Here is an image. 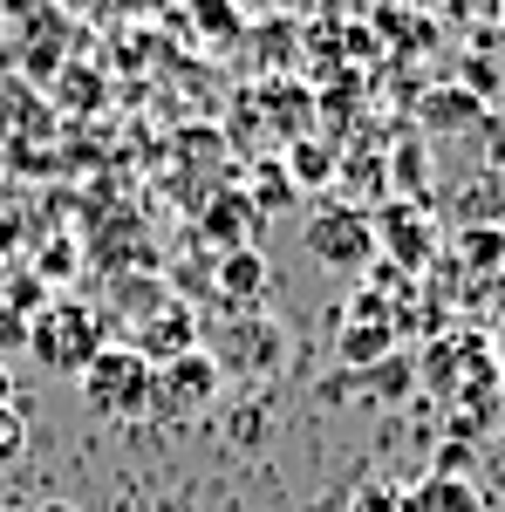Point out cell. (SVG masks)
I'll return each instance as SVG.
<instances>
[{
    "label": "cell",
    "mask_w": 505,
    "mask_h": 512,
    "mask_svg": "<svg viewBox=\"0 0 505 512\" xmlns=\"http://www.w3.org/2000/svg\"><path fill=\"white\" fill-rule=\"evenodd\" d=\"M96 349H110L96 308H82V301H55V308H35V315H28V355H35L41 369H55V376H82V369L96 362Z\"/></svg>",
    "instance_id": "6da1fadb"
},
{
    "label": "cell",
    "mask_w": 505,
    "mask_h": 512,
    "mask_svg": "<svg viewBox=\"0 0 505 512\" xmlns=\"http://www.w3.org/2000/svg\"><path fill=\"white\" fill-rule=\"evenodd\" d=\"M151 383H157V369L137 349H96V362L76 376V396L89 403V417L130 424V417L151 410Z\"/></svg>",
    "instance_id": "7a4b0ae2"
},
{
    "label": "cell",
    "mask_w": 505,
    "mask_h": 512,
    "mask_svg": "<svg viewBox=\"0 0 505 512\" xmlns=\"http://www.w3.org/2000/svg\"><path fill=\"white\" fill-rule=\"evenodd\" d=\"M301 246H308L314 267H328V274H355V267H369V253H376V219L369 212H355V205H321L308 212V226H301Z\"/></svg>",
    "instance_id": "3957f363"
},
{
    "label": "cell",
    "mask_w": 505,
    "mask_h": 512,
    "mask_svg": "<svg viewBox=\"0 0 505 512\" xmlns=\"http://www.w3.org/2000/svg\"><path fill=\"white\" fill-rule=\"evenodd\" d=\"M219 383H226V369H219V362H212V349L198 342V349L157 362L151 403L164 410V417H198V410H212V403H219Z\"/></svg>",
    "instance_id": "277c9868"
},
{
    "label": "cell",
    "mask_w": 505,
    "mask_h": 512,
    "mask_svg": "<svg viewBox=\"0 0 505 512\" xmlns=\"http://www.w3.org/2000/svg\"><path fill=\"white\" fill-rule=\"evenodd\" d=\"M280 349H287V342H280V321H267L260 308H233V321H226L212 362L233 369V376H267L273 362H280Z\"/></svg>",
    "instance_id": "5b68a950"
},
{
    "label": "cell",
    "mask_w": 505,
    "mask_h": 512,
    "mask_svg": "<svg viewBox=\"0 0 505 512\" xmlns=\"http://www.w3.org/2000/svg\"><path fill=\"white\" fill-rule=\"evenodd\" d=\"M198 342H205V335H198V315L185 308V301H164V308L144 315V328H137V342H130V349L157 369V362H171V355L198 349Z\"/></svg>",
    "instance_id": "8992f818"
},
{
    "label": "cell",
    "mask_w": 505,
    "mask_h": 512,
    "mask_svg": "<svg viewBox=\"0 0 505 512\" xmlns=\"http://www.w3.org/2000/svg\"><path fill=\"white\" fill-rule=\"evenodd\" d=\"M219 294H226V308H260V294H267V260H260L253 246L219 253Z\"/></svg>",
    "instance_id": "52a82bcc"
},
{
    "label": "cell",
    "mask_w": 505,
    "mask_h": 512,
    "mask_svg": "<svg viewBox=\"0 0 505 512\" xmlns=\"http://www.w3.org/2000/svg\"><path fill=\"white\" fill-rule=\"evenodd\" d=\"M389 342H396V328H362V321H349L342 335H335V355L349 362V369H376V362H389Z\"/></svg>",
    "instance_id": "ba28073f"
},
{
    "label": "cell",
    "mask_w": 505,
    "mask_h": 512,
    "mask_svg": "<svg viewBox=\"0 0 505 512\" xmlns=\"http://www.w3.org/2000/svg\"><path fill=\"white\" fill-rule=\"evenodd\" d=\"M198 226H205V239H219V246L233 253V246L253 239V205H239V192H233V198H219V205H205Z\"/></svg>",
    "instance_id": "9c48e42d"
},
{
    "label": "cell",
    "mask_w": 505,
    "mask_h": 512,
    "mask_svg": "<svg viewBox=\"0 0 505 512\" xmlns=\"http://www.w3.org/2000/svg\"><path fill=\"white\" fill-rule=\"evenodd\" d=\"M458 253H465V267L492 274V267H505V233H492V226H465V233H458Z\"/></svg>",
    "instance_id": "30bf717a"
},
{
    "label": "cell",
    "mask_w": 505,
    "mask_h": 512,
    "mask_svg": "<svg viewBox=\"0 0 505 512\" xmlns=\"http://www.w3.org/2000/svg\"><path fill=\"white\" fill-rule=\"evenodd\" d=\"M21 451H28V417H21L14 403H0V472L21 465Z\"/></svg>",
    "instance_id": "8fae6325"
},
{
    "label": "cell",
    "mask_w": 505,
    "mask_h": 512,
    "mask_svg": "<svg viewBox=\"0 0 505 512\" xmlns=\"http://www.w3.org/2000/svg\"><path fill=\"white\" fill-rule=\"evenodd\" d=\"M349 512H403V492H396V485H383V478H369V485H355Z\"/></svg>",
    "instance_id": "7c38bea8"
},
{
    "label": "cell",
    "mask_w": 505,
    "mask_h": 512,
    "mask_svg": "<svg viewBox=\"0 0 505 512\" xmlns=\"http://www.w3.org/2000/svg\"><path fill=\"white\" fill-rule=\"evenodd\" d=\"M14 349H28V315H14V308H0V362Z\"/></svg>",
    "instance_id": "4fadbf2b"
},
{
    "label": "cell",
    "mask_w": 505,
    "mask_h": 512,
    "mask_svg": "<svg viewBox=\"0 0 505 512\" xmlns=\"http://www.w3.org/2000/svg\"><path fill=\"white\" fill-rule=\"evenodd\" d=\"M471 465V444H444V451H437V472H465Z\"/></svg>",
    "instance_id": "5bb4252c"
},
{
    "label": "cell",
    "mask_w": 505,
    "mask_h": 512,
    "mask_svg": "<svg viewBox=\"0 0 505 512\" xmlns=\"http://www.w3.org/2000/svg\"><path fill=\"white\" fill-rule=\"evenodd\" d=\"M321 171H328V158H321V151L308 144V151H301V178H321Z\"/></svg>",
    "instance_id": "9a60e30c"
},
{
    "label": "cell",
    "mask_w": 505,
    "mask_h": 512,
    "mask_svg": "<svg viewBox=\"0 0 505 512\" xmlns=\"http://www.w3.org/2000/svg\"><path fill=\"white\" fill-rule=\"evenodd\" d=\"M0 403H14V369L0 362Z\"/></svg>",
    "instance_id": "2e32d148"
},
{
    "label": "cell",
    "mask_w": 505,
    "mask_h": 512,
    "mask_svg": "<svg viewBox=\"0 0 505 512\" xmlns=\"http://www.w3.org/2000/svg\"><path fill=\"white\" fill-rule=\"evenodd\" d=\"M41 512H82V506H69V499H48V506H41Z\"/></svg>",
    "instance_id": "e0dca14e"
},
{
    "label": "cell",
    "mask_w": 505,
    "mask_h": 512,
    "mask_svg": "<svg viewBox=\"0 0 505 512\" xmlns=\"http://www.w3.org/2000/svg\"><path fill=\"white\" fill-rule=\"evenodd\" d=\"M492 349H499V355H505V315H499V328H492Z\"/></svg>",
    "instance_id": "ac0fdd59"
},
{
    "label": "cell",
    "mask_w": 505,
    "mask_h": 512,
    "mask_svg": "<svg viewBox=\"0 0 505 512\" xmlns=\"http://www.w3.org/2000/svg\"><path fill=\"white\" fill-rule=\"evenodd\" d=\"M417 7H430V0H417Z\"/></svg>",
    "instance_id": "d6986e66"
}]
</instances>
